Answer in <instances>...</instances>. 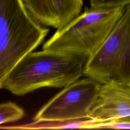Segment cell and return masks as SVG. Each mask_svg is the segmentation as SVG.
I'll use <instances>...</instances> for the list:
<instances>
[{"label": "cell", "mask_w": 130, "mask_h": 130, "mask_svg": "<svg viewBox=\"0 0 130 130\" xmlns=\"http://www.w3.org/2000/svg\"><path fill=\"white\" fill-rule=\"evenodd\" d=\"M87 58L42 49L23 57L2 79L0 88L23 96L43 87L64 88L84 75Z\"/></svg>", "instance_id": "cell-1"}, {"label": "cell", "mask_w": 130, "mask_h": 130, "mask_svg": "<svg viewBox=\"0 0 130 130\" xmlns=\"http://www.w3.org/2000/svg\"><path fill=\"white\" fill-rule=\"evenodd\" d=\"M90 5L94 7H125L130 5V0H89Z\"/></svg>", "instance_id": "cell-10"}, {"label": "cell", "mask_w": 130, "mask_h": 130, "mask_svg": "<svg viewBox=\"0 0 130 130\" xmlns=\"http://www.w3.org/2000/svg\"><path fill=\"white\" fill-rule=\"evenodd\" d=\"M49 31L31 15L23 0H0V79L38 48Z\"/></svg>", "instance_id": "cell-3"}, {"label": "cell", "mask_w": 130, "mask_h": 130, "mask_svg": "<svg viewBox=\"0 0 130 130\" xmlns=\"http://www.w3.org/2000/svg\"><path fill=\"white\" fill-rule=\"evenodd\" d=\"M101 83L86 77L63 88L36 113L34 121H61L89 118Z\"/></svg>", "instance_id": "cell-5"}, {"label": "cell", "mask_w": 130, "mask_h": 130, "mask_svg": "<svg viewBox=\"0 0 130 130\" xmlns=\"http://www.w3.org/2000/svg\"><path fill=\"white\" fill-rule=\"evenodd\" d=\"M40 23L60 29L81 14L83 0H23Z\"/></svg>", "instance_id": "cell-7"}, {"label": "cell", "mask_w": 130, "mask_h": 130, "mask_svg": "<svg viewBox=\"0 0 130 130\" xmlns=\"http://www.w3.org/2000/svg\"><path fill=\"white\" fill-rule=\"evenodd\" d=\"M119 121H124V122H129L130 123V117H128V118H124V119H121L120 120H117Z\"/></svg>", "instance_id": "cell-11"}, {"label": "cell", "mask_w": 130, "mask_h": 130, "mask_svg": "<svg viewBox=\"0 0 130 130\" xmlns=\"http://www.w3.org/2000/svg\"><path fill=\"white\" fill-rule=\"evenodd\" d=\"M83 75L101 84L130 83V5L125 7L104 42L87 58Z\"/></svg>", "instance_id": "cell-4"}, {"label": "cell", "mask_w": 130, "mask_h": 130, "mask_svg": "<svg viewBox=\"0 0 130 130\" xmlns=\"http://www.w3.org/2000/svg\"><path fill=\"white\" fill-rule=\"evenodd\" d=\"M25 115L24 110L15 103L8 102L0 105V124L18 121Z\"/></svg>", "instance_id": "cell-9"}, {"label": "cell", "mask_w": 130, "mask_h": 130, "mask_svg": "<svg viewBox=\"0 0 130 130\" xmlns=\"http://www.w3.org/2000/svg\"><path fill=\"white\" fill-rule=\"evenodd\" d=\"M125 7L86 8L44 44L42 49L74 54L88 58L111 32Z\"/></svg>", "instance_id": "cell-2"}, {"label": "cell", "mask_w": 130, "mask_h": 130, "mask_svg": "<svg viewBox=\"0 0 130 130\" xmlns=\"http://www.w3.org/2000/svg\"><path fill=\"white\" fill-rule=\"evenodd\" d=\"M130 117V83L109 82L100 84L89 118L98 125Z\"/></svg>", "instance_id": "cell-6"}, {"label": "cell", "mask_w": 130, "mask_h": 130, "mask_svg": "<svg viewBox=\"0 0 130 130\" xmlns=\"http://www.w3.org/2000/svg\"><path fill=\"white\" fill-rule=\"evenodd\" d=\"M93 119L89 118L83 119L61 121H34V122L6 129H63V128H90Z\"/></svg>", "instance_id": "cell-8"}]
</instances>
